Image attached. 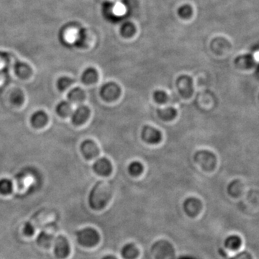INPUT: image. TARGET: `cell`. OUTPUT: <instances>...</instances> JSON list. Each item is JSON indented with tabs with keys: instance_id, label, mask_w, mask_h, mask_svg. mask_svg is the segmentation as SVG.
I'll list each match as a JSON object with an SVG mask.
<instances>
[{
	"instance_id": "6da1fadb",
	"label": "cell",
	"mask_w": 259,
	"mask_h": 259,
	"mask_svg": "<svg viewBox=\"0 0 259 259\" xmlns=\"http://www.w3.org/2000/svg\"><path fill=\"white\" fill-rule=\"evenodd\" d=\"M112 194V186L107 182H97L90 193V206L95 210L104 208L111 199Z\"/></svg>"
},
{
	"instance_id": "7a4b0ae2",
	"label": "cell",
	"mask_w": 259,
	"mask_h": 259,
	"mask_svg": "<svg viewBox=\"0 0 259 259\" xmlns=\"http://www.w3.org/2000/svg\"><path fill=\"white\" fill-rule=\"evenodd\" d=\"M78 241L85 247H93L97 244L99 241V235L96 230L90 227L82 229L76 232Z\"/></svg>"
},
{
	"instance_id": "3957f363",
	"label": "cell",
	"mask_w": 259,
	"mask_h": 259,
	"mask_svg": "<svg viewBox=\"0 0 259 259\" xmlns=\"http://www.w3.org/2000/svg\"><path fill=\"white\" fill-rule=\"evenodd\" d=\"M194 162L206 171H210L215 166L216 159L210 151L201 150L194 154Z\"/></svg>"
},
{
	"instance_id": "277c9868",
	"label": "cell",
	"mask_w": 259,
	"mask_h": 259,
	"mask_svg": "<svg viewBox=\"0 0 259 259\" xmlns=\"http://www.w3.org/2000/svg\"><path fill=\"white\" fill-rule=\"evenodd\" d=\"M176 88L182 97L189 99L194 93L193 79L187 75L179 76L176 80Z\"/></svg>"
},
{
	"instance_id": "5b68a950",
	"label": "cell",
	"mask_w": 259,
	"mask_h": 259,
	"mask_svg": "<svg viewBox=\"0 0 259 259\" xmlns=\"http://www.w3.org/2000/svg\"><path fill=\"white\" fill-rule=\"evenodd\" d=\"M101 97L107 102L116 100L121 96V90L119 86L115 82H107L103 84L100 88Z\"/></svg>"
},
{
	"instance_id": "8992f818",
	"label": "cell",
	"mask_w": 259,
	"mask_h": 259,
	"mask_svg": "<svg viewBox=\"0 0 259 259\" xmlns=\"http://www.w3.org/2000/svg\"><path fill=\"white\" fill-rule=\"evenodd\" d=\"M141 138L148 144L156 145L162 141V134L155 128L146 126L142 129Z\"/></svg>"
},
{
	"instance_id": "52a82bcc",
	"label": "cell",
	"mask_w": 259,
	"mask_h": 259,
	"mask_svg": "<svg viewBox=\"0 0 259 259\" xmlns=\"http://www.w3.org/2000/svg\"><path fill=\"white\" fill-rule=\"evenodd\" d=\"M54 252L57 258H66L70 254V245L68 240L65 236L58 237L54 242Z\"/></svg>"
},
{
	"instance_id": "ba28073f",
	"label": "cell",
	"mask_w": 259,
	"mask_h": 259,
	"mask_svg": "<svg viewBox=\"0 0 259 259\" xmlns=\"http://www.w3.org/2000/svg\"><path fill=\"white\" fill-rule=\"evenodd\" d=\"M80 150L84 157L88 160H93L97 157L99 154V149L97 145L90 139L82 142Z\"/></svg>"
},
{
	"instance_id": "9c48e42d",
	"label": "cell",
	"mask_w": 259,
	"mask_h": 259,
	"mask_svg": "<svg viewBox=\"0 0 259 259\" xmlns=\"http://www.w3.org/2000/svg\"><path fill=\"white\" fill-rule=\"evenodd\" d=\"M93 169L98 175L109 176L111 174L112 170L111 162L106 158H99L94 163Z\"/></svg>"
},
{
	"instance_id": "30bf717a",
	"label": "cell",
	"mask_w": 259,
	"mask_h": 259,
	"mask_svg": "<svg viewBox=\"0 0 259 259\" xmlns=\"http://www.w3.org/2000/svg\"><path fill=\"white\" fill-rule=\"evenodd\" d=\"M90 115V110L88 107L85 105L79 106L71 113V121L76 126H80L87 122Z\"/></svg>"
},
{
	"instance_id": "8fae6325",
	"label": "cell",
	"mask_w": 259,
	"mask_h": 259,
	"mask_svg": "<svg viewBox=\"0 0 259 259\" xmlns=\"http://www.w3.org/2000/svg\"><path fill=\"white\" fill-rule=\"evenodd\" d=\"M48 117L43 110H37L31 117V123L34 128L41 129L48 123Z\"/></svg>"
},
{
	"instance_id": "7c38bea8",
	"label": "cell",
	"mask_w": 259,
	"mask_h": 259,
	"mask_svg": "<svg viewBox=\"0 0 259 259\" xmlns=\"http://www.w3.org/2000/svg\"><path fill=\"white\" fill-rule=\"evenodd\" d=\"M184 207L186 212L187 214L191 215H195L196 214L199 213V210H201V204L200 201L199 199H196V198L192 197L189 198L187 200L185 201Z\"/></svg>"
},
{
	"instance_id": "4fadbf2b",
	"label": "cell",
	"mask_w": 259,
	"mask_h": 259,
	"mask_svg": "<svg viewBox=\"0 0 259 259\" xmlns=\"http://www.w3.org/2000/svg\"><path fill=\"white\" fill-rule=\"evenodd\" d=\"M82 81L84 84H92L95 83L98 79V73L93 67L86 68L82 74Z\"/></svg>"
},
{
	"instance_id": "5bb4252c",
	"label": "cell",
	"mask_w": 259,
	"mask_h": 259,
	"mask_svg": "<svg viewBox=\"0 0 259 259\" xmlns=\"http://www.w3.org/2000/svg\"><path fill=\"white\" fill-rule=\"evenodd\" d=\"M67 97L71 103H81L85 99V93L82 89L75 87L68 92Z\"/></svg>"
},
{
	"instance_id": "9a60e30c",
	"label": "cell",
	"mask_w": 259,
	"mask_h": 259,
	"mask_svg": "<svg viewBox=\"0 0 259 259\" xmlns=\"http://www.w3.org/2000/svg\"><path fill=\"white\" fill-rule=\"evenodd\" d=\"M15 72L18 77L26 79L31 74L32 69L27 63L18 62L15 65Z\"/></svg>"
},
{
	"instance_id": "2e32d148",
	"label": "cell",
	"mask_w": 259,
	"mask_h": 259,
	"mask_svg": "<svg viewBox=\"0 0 259 259\" xmlns=\"http://www.w3.org/2000/svg\"><path fill=\"white\" fill-rule=\"evenodd\" d=\"M157 115L162 121H171L176 118L177 112L174 107H168L158 109Z\"/></svg>"
},
{
	"instance_id": "e0dca14e",
	"label": "cell",
	"mask_w": 259,
	"mask_h": 259,
	"mask_svg": "<svg viewBox=\"0 0 259 259\" xmlns=\"http://www.w3.org/2000/svg\"><path fill=\"white\" fill-rule=\"evenodd\" d=\"M72 110L71 103L68 102V101H62V102L58 103L56 107V111L58 115L59 116L64 117V118L71 115L73 112Z\"/></svg>"
},
{
	"instance_id": "ac0fdd59",
	"label": "cell",
	"mask_w": 259,
	"mask_h": 259,
	"mask_svg": "<svg viewBox=\"0 0 259 259\" xmlns=\"http://www.w3.org/2000/svg\"><path fill=\"white\" fill-rule=\"evenodd\" d=\"M53 241H54V235L48 233L46 230L40 232L37 238V243L42 247H49L52 244Z\"/></svg>"
},
{
	"instance_id": "d6986e66",
	"label": "cell",
	"mask_w": 259,
	"mask_h": 259,
	"mask_svg": "<svg viewBox=\"0 0 259 259\" xmlns=\"http://www.w3.org/2000/svg\"><path fill=\"white\" fill-rule=\"evenodd\" d=\"M9 100L15 106H20L25 102L24 93L21 90H16L12 92L9 96Z\"/></svg>"
},
{
	"instance_id": "ffe728a7",
	"label": "cell",
	"mask_w": 259,
	"mask_h": 259,
	"mask_svg": "<svg viewBox=\"0 0 259 259\" xmlns=\"http://www.w3.org/2000/svg\"><path fill=\"white\" fill-rule=\"evenodd\" d=\"M13 190V184L8 179H0V194L7 195L11 194Z\"/></svg>"
},
{
	"instance_id": "44dd1931",
	"label": "cell",
	"mask_w": 259,
	"mask_h": 259,
	"mask_svg": "<svg viewBox=\"0 0 259 259\" xmlns=\"http://www.w3.org/2000/svg\"><path fill=\"white\" fill-rule=\"evenodd\" d=\"M74 84V80L68 76H62L57 81V87L60 91H65Z\"/></svg>"
},
{
	"instance_id": "7402d4cb",
	"label": "cell",
	"mask_w": 259,
	"mask_h": 259,
	"mask_svg": "<svg viewBox=\"0 0 259 259\" xmlns=\"http://www.w3.org/2000/svg\"><path fill=\"white\" fill-rule=\"evenodd\" d=\"M143 171V166L140 162H132L129 166V171L132 176H137L142 174Z\"/></svg>"
},
{
	"instance_id": "603a6c76",
	"label": "cell",
	"mask_w": 259,
	"mask_h": 259,
	"mask_svg": "<svg viewBox=\"0 0 259 259\" xmlns=\"http://www.w3.org/2000/svg\"><path fill=\"white\" fill-rule=\"evenodd\" d=\"M138 251L136 247L132 245H129L126 246L123 251V255L125 258L127 259H132L135 258L138 256Z\"/></svg>"
},
{
	"instance_id": "cb8c5ba5",
	"label": "cell",
	"mask_w": 259,
	"mask_h": 259,
	"mask_svg": "<svg viewBox=\"0 0 259 259\" xmlns=\"http://www.w3.org/2000/svg\"><path fill=\"white\" fill-rule=\"evenodd\" d=\"M154 100L159 104H165L168 100V95L163 90H156L153 95Z\"/></svg>"
},
{
	"instance_id": "d4e9b609",
	"label": "cell",
	"mask_w": 259,
	"mask_h": 259,
	"mask_svg": "<svg viewBox=\"0 0 259 259\" xmlns=\"http://www.w3.org/2000/svg\"><path fill=\"white\" fill-rule=\"evenodd\" d=\"M23 232H24L25 235H27V236H31L35 232V227L31 223H26L25 224L24 227H23Z\"/></svg>"
},
{
	"instance_id": "484cf974",
	"label": "cell",
	"mask_w": 259,
	"mask_h": 259,
	"mask_svg": "<svg viewBox=\"0 0 259 259\" xmlns=\"http://www.w3.org/2000/svg\"><path fill=\"white\" fill-rule=\"evenodd\" d=\"M103 259H115L114 258V257H106V258H104Z\"/></svg>"
}]
</instances>
